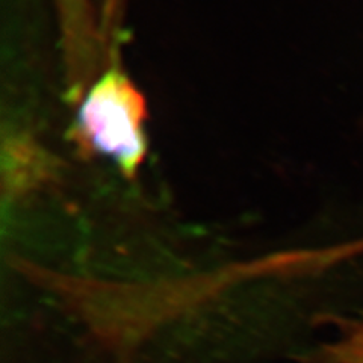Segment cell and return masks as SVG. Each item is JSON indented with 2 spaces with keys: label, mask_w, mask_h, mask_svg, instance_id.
I'll return each mask as SVG.
<instances>
[{
  "label": "cell",
  "mask_w": 363,
  "mask_h": 363,
  "mask_svg": "<svg viewBox=\"0 0 363 363\" xmlns=\"http://www.w3.org/2000/svg\"><path fill=\"white\" fill-rule=\"evenodd\" d=\"M130 0H97L100 33L106 45L118 43Z\"/></svg>",
  "instance_id": "obj_4"
},
{
  "label": "cell",
  "mask_w": 363,
  "mask_h": 363,
  "mask_svg": "<svg viewBox=\"0 0 363 363\" xmlns=\"http://www.w3.org/2000/svg\"><path fill=\"white\" fill-rule=\"evenodd\" d=\"M327 356L330 363H363V318L345 328Z\"/></svg>",
  "instance_id": "obj_3"
},
{
  "label": "cell",
  "mask_w": 363,
  "mask_h": 363,
  "mask_svg": "<svg viewBox=\"0 0 363 363\" xmlns=\"http://www.w3.org/2000/svg\"><path fill=\"white\" fill-rule=\"evenodd\" d=\"M72 141L88 157L109 162L128 179L140 172L147 150V101L113 53L77 100Z\"/></svg>",
  "instance_id": "obj_1"
},
{
  "label": "cell",
  "mask_w": 363,
  "mask_h": 363,
  "mask_svg": "<svg viewBox=\"0 0 363 363\" xmlns=\"http://www.w3.org/2000/svg\"><path fill=\"white\" fill-rule=\"evenodd\" d=\"M65 97L77 100L109 60L101 40L96 0H52Z\"/></svg>",
  "instance_id": "obj_2"
}]
</instances>
